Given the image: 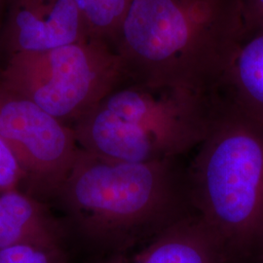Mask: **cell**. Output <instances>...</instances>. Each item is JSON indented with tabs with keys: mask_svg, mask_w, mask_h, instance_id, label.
<instances>
[{
	"mask_svg": "<svg viewBox=\"0 0 263 263\" xmlns=\"http://www.w3.org/2000/svg\"><path fill=\"white\" fill-rule=\"evenodd\" d=\"M90 37L76 0H17L5 28L10 56L64 47Z\"/></svg>",
	"mask_w": 263,
	"mask_h": 263,
	"instance_id": "cell-7",
	"label": "cell"
},
{
	"mask_svg": "<svg viewBox=\"0 0 263 263\" xmlns=\"http://www.w3.org/2000/svg\"><path fill=\"white\" fill-rule=\"evenodd\" d=\"M254 250L257 251L259 260H260V262L263 263V224L260 231H259V234L257 236Z\"/></svg>",
	"mask_w": 263,
	"mask_h": 263,
	"instance_id": "cell-15",
	"label": "cell"
},
{
	"mask_svg": "<svg viewBox=\"0 0 263 263\" xmlns=\"http://www.w3.org/2000/svg\"><path fill=\"white\" fill-rule=\"evenodd\" d=\"M55 201L66 226L96 244L121 248L187 216V179L175 160L129 163L79 149Z\"/></svg>",
	"mask_w": 263,
	"mask_h": 263,
	"instance_id": "cell-2",
	"label": "cell"
},
{
	"mask_svg": "<svg viewBox=\"0 0 263 263\" xmlns=\"http://www.w3.org/2000/svg\"><path fill=\"white\" fill-rule=\"evenodd\" d=\"M219 88L263 121V29L243 33Z\"/></svg>",
	"mask_w": 263,
	"mask_h": 263,
	"instance_id": "cell-10",
	"label": "cell"
},
{
	"mask_svg": "<svg viewBox=\"0 0 263 263\" xmlns=\"http://www.w3.org/2000/svg\"><path fill=\"white\" fill-rule=\"evenodd\" d=\"M66 227L37 198L20 189L0 192V250L19 244L64 249Z\"/></svg>",
	"mask_w": 263,
	"mask_h": 263,
	"instance_id": "cell-9",
	"label": "cell"
},
{
	"mask_svg": "<svg viewBox=\"0 0 263 263\" xmlns=\"http://www.w3.org/2000/svg\"><path fill=\"white\" fill-rule=\"evenodd\" d=\"M25 182V174L19 161L7 142L0 136V192L20 189Z\"/></svg>",
	"mask_w": 263,
	"mask_h": 263,
	"instance_id": "cell-13",
	"label": "cell"
},
{
	"mask_svg": "<svg viewBox=\"0 0 263 263\" xmlns=\"http://www.w3.org/2000/svg\"><path fill=\"white\" fill-rule=\"evenodd\" d=\"M211 92L126 78L72 125L78 145L114 161L175 160L204 140Z\"/></svg>",
	"mask_w": 263,
	"mask_h": 263,
	"instance_id": "cell-4",
	"label": "cell"
},
{
	"mask_svg": "<svg viewBox=\"0 0 263 263\" xmlns=\"http://www.w3.org/2000/svg\"><path fill=\"white\" fill-rule=\"evenodd\" d=\"M0 136L25 174L23 191L55 200L80 149L72 126L0 82Z\"/></svg>",
	"mask_w": 263,
	"mask_h": 263,
	"instance_id": "cell-6",
	"label": "cell"
},
{
	"mask_svg": "<svg viewBox=\"0 0 263 263\" xmlns=\"http://www.w3.org/2000/svg\"><path fill=\"white\" fill-rule=\"evenodd\" d=\"M243 33L263 29V0H240Z\"/></svg>",
	"mask_w": 263,
	"mask_h": 263,
	"instance_id": "cell-14",
	"label": "cell"
},
{
	"mask_svg": "<svg viewBox=\"0 0 263 263\" xmlns=\"http://www.w3.org/2000/svg\"><path fill=\"white\" fill-rule=\"evenodd\" d=\"M126 79L114 48L87 37L64 47L10 56L0 82L72 126Z\"/></svg>",
	"mask_w": 263,
	"mask_h": 263,
	"instance_id": "cell-5",
	"label": "cell"
},
{
	"mask_svg": "<svg viewBox=\"0 0 263 263\" xmlns=\"http://www.w3.org/2000/svg\"><path fill=\"white\" fill-rule=\"evenodd\" d=\"M0 263H67L65 250L19 244L0 250Z\"/></svg>",
	"mask_w": 263,
	"mask_h": 263,
	"instance_id": "cell-12",
	"label": "cell"
},
{
	"mask_svg": "<svg viewBox=\"0 0 263 263\" xmlns=\"http://www.w3.org/2000/svg\"><path fill=\"white\" fill-rule=\"evenodd\" d=\"M190 203L228 254L254 250L263 224V121L222 89L187 177Z\"/></svg>",
	"mask_w": 263,
	"mask_h": 263,
	"instance_id": "cell-3",
	"label": "cell"
},
{
	"mask_svg": "<svg viewBox=\"0 0 263 263\" xmlns=\"http://www.w3.org/2000/svg\"><path fill=\"white\" fill-rule=\"evenodd\" d=\"M240 0H133L112 40L127 79L207 93L243 36Z\"/></svg>",
	"mask_w": 263,
	"mask_h": 263,
	"instance_id": "cell-1",
	"label": "cell"
},
{
	"mask_svg": "<svg viewBox=\"0 0 263 263\" xmlns=\"http://www.w3.org/2000/svg\"><path fill=\"white\" fill-rule=\"evenodd\" d=\"M133 0H76L90 37L109 43Z\"/></svg>",
	"mask_w": 263,
	"mask_h": 263,
	"instance_id": "cell-11",
	"label": "cell"
},
{
	"mask_svg": "<svg viewBox=\"0 0 263 263\" xmlns=\"http://www.w3.org/2000/svg\"><path fill=\"white\" fill-rule=\"evenodd\" d=\"M226 258L216 234L197 214H188L155 234L134 263H222ZM107 263L124 261L115 257Z\"/></svg>",
	"mask_w": 263,
	"mask_h": 263,
	"instance_id": "cell-8",
	"label": "cell"
}]
</instances>
